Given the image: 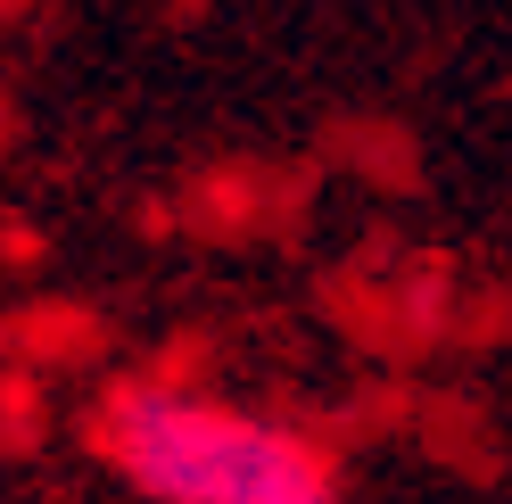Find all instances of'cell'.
Returning a JSON list of instances; mask_svg holds the SVG:
<instances>
[{
    "mask_svg": "<svg viewBox=\"0 0 512 504\" xmlns=\"http://www.w3.org/2000/svg\"><path fill=\"white\" fill-rule=\"evenodd\" d=\"M100 438L149 504H339L331 463L298 430H273L207 397H116Z\"/></svg>",
    "mask_w": 512,
    "mask_h": 504,
    "instance_id": "cell-1",
    "label": "cell"
}]
</instances>
